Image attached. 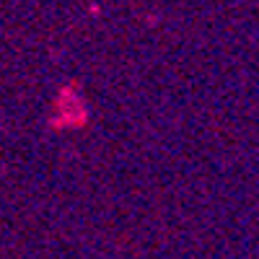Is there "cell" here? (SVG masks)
Wrapping results in <instances>:
<instances>
[{
    "instance_id": "6da1fadb",
    "label": "cell",
    "mask_w": 259,
    "mask_h": 259,
    "mask_svg": "<svg viewBox=\"0 0 259 259\" xmlns=\"http://www.w3.org/2000/svg\"><path fill=\"white\" fill-rule=\"evenodd\" d=\"M0 127H3V117H0Z\"/></svg>"
}]
</instances>
